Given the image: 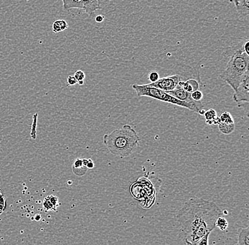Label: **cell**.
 <instances>
[{
	"label": "cell",
	"mask_w": 249,
	"mask_h": 245,
	"mask_svg": "<svg viewBox=\"0 0 249 245\" xmlns=\"http://www.w3.org/2000/svg\"><path fill=\"white\" fill-rule=\"evenodd\" d=\"M222 211L213 201L190 198L177 214V226L186 245H194L208 232L215 229Z\"/></svg>",
	"instance_id": "6da1fadb"
},
{
	"label": "cell",
	"mask_w": 249,
	"mask_h": 245,
	"mask_svg": "<svg viewBox=\"0 0 249 245\" xmlns=\"http://www.w3.org/2000/svg\"><path fill=\"white\" fill-rule=\"evenodd\" d=\"M140 141L138 133L129 125H124L104 136V144L108 151L121 158L130 156Z\"/></svg>",
	"instance_id": "7a4b0ae2"
},
{
	"label": "cell",
	"mask_w": 249,
	"mask_h": 245,
	"mask_svg": "<svg viewBox=\"0 0 249 245\" xmlns=\"http://www.w3.org/2000/svg\"><path fill=\"white\" fill-rule=\"evenodd\" d=\"M249 57L243 49L233 52L227 63L225 70L220 74V78L225 81L233 91L249 72Z\"/></svg>",
	"instance_id": "3957f363"
},
{
	"label": "cell",
	"mask_w": 249,
	"mask_h": 245,
	"mask_svg": "<svg viewBox=\"0 0 249 245\" xmlns=\"http://www.w3.org/2000/svg\"><path fill=\"white\" fill-rule=\"evenodd\" d=\"M132 87L135 90L137 95L138 96H146V97L156 99V100H160V101L178 105V106L186 108V109L195 112V113H198L200 115H202L204 112H205L204 110L203 111H200L197 108V105H195V104L181 101V100H178L174 96L170 95L166 91L153 87V86H149L148 84L139 85L135 83V84L132 85Z\"/></svg>",
	"instance_id": "277c9868"
},
{
	"label": "cell",
	"mask_w": 249,
	"mask_h": 245,
	"mask_svg": "<svg viewBox=\"0 0 249 245\" xmlns=\"http://www.w3.org/2000/svg\"><path fill=\"white\" fill-rule=\"evenodd\" d=\"M180 81V77L179 75L169 76L159 79L157 82H152L148 85L164 91H170L177 87Z\"/></svg>",
	"instance_id": "5b68a950"
},
{
	"label": "cell",
	"mask_w": 249,
	"mask_h": 245,
	"mask_svg": "<svg viewBox=\"0 0 249 245\" xmlns=\"http://www.w3.org/2000/svg\"><path fill=\"white\" fill-rule=\"evenodd\" d=\"M233 100L236 103H241L242 102H249V73L246 74L239 86L236 88L233 96Z\"/></svg>",
	"instance_id": "8992f818"
},
{
	"label": "cell",
	"mask_w": 249,
	"mask_h": 245,
	"mask_svg": "<svg viewBox=\"0 0 249 245\" xmlns=\"http://www.w3.org/2000/svg\"><path fill=\"white\" fill-rule=\"evenodd\" d=\"M169 93L170 95L174 96L176 98L178 99V100H181V101L187 102V103H190L195 104L197 105V108L200 110V111H203V105L201 101H196V100H193L191 98V94L187 92V91L183 90V88L180 86H177V87L175 89L172 90L170 91H166Z\"/></svg>",
	"instance_id": "52a82bcc"
},
{
	"label": "cell",
	"mask_w": 249,
	"mask_h": 245,
	"mask_svg": "<svg viewBox=\"0 0 249 245\" xmlns=\"http://www.w3.org/2000/svg\"><path fill=\"white\" fill-rule=\"evenodd\" d=\"M60 205L58 198L54 195H49L43 199V208L45 212H57V207Z\"/></svg>",
	"instance_id": "ba28073f"
},
{
	"label": "cell",
	"mask_w": 249,
	"mask_h": 245,
	"mask_svg": "<svg viewBox=\"0 0 249 245\" xmlns=\"http://www.w3.org/2000/svg\"><path fill=\"white\" fill-rule=\"evenodd\" d=\"M82 4L85 13L89 16L101 9L100 0H82Z\"/></svg>",
	"instance_id": "9c48e42d"
},
{
	"label": "cell",
	"mask_w": 249,
	"mask_h": 245,
	"mask_svg": "<svg viewBox=\"0 0 249 245\" xmlns=\"http://www.w3.org/2000/svg\"><path fill=\"white\" fill-rule=\"evenodd\" d=\"M178 86H180L183 90H185L188 93H190V94L200 88L199 82L194 79H188L186 82H182L180 80Z\"/></svg>",
	"instance_id": "30bf717a"
},
{
	"label": "cell",
	"mask_w": 249,
	"mask_h": 245,
	"mask_svg": "<svg viewBox=\"0 0 249 245\" xmlns=\"http://www.w3.org/2000/svg\"><path fill=\"white\" fill-rule=\"evenodd\" d=\"M237 245H249V227L239 228L237 230Z\"/></svg>",
	"instance_id": "8fae6325"
},
{
	"label": "cell",
	"mask_w": 249,
	"mask_h": 245,
	"mask_svg": "<svg viewBox=\"0 0 249 245\" xmlns=\"http://www.w3.org/2000/svg\"><path fill=\"white\" fill-rule=\"evenodd\" d=\"M235 6L239 15L244 17L249 16V0H237Z\"/></svg>",
	"instance_id": "7c38bea8"
},
{
	"label": "cell",
	"mask_w": 249,
	"mask_h": 245,
	"mask_svg": "<svg viewBox=\"0 0 249 245\" xmlns=\"http://www.w3.org/2000/svg\"><path fill=\"white\" fill-rule=\"evenodd\" d=\"M202 116L208 125H217L218 116L217 112L214 110L208 109V111L204 112Z\"/></svg>",
	"instance_id": "4fadbf2b"
},
{
	"label": "cell",
	"mask_w": 249,
	"mask_h": 245,
	"mask_svg": "<svg viewBox=\"0 0 249 245\" xmlns=\"http://www.w3.org/2000/svg\"><path fill=\"white\" fill-rule=\"evenodd\" d=\"M64 10L70 11L72 9H83L82 0H62Z\"/></svg>",
	"instance_id": "5bb4252c"
},
{
	"label": "cell",
	"mask_w": 249,
	"mask_h": 245,
	"mask_svg": "<svg viewBox=\"0 0 249 245\" xmlns=\"http://www.w3.org/2000/svg\"><path fill=\"white\" fill-rule=\"evenodd\" d=\"M87 166H85L83 163V161L82 159H79L77 158L75 161H74V164H73L72 170L73 173L74 175L77 176L82 177L86 174L87 170Z\"/></svg>",
	"instance_id": "9a60e30c"
},
{
	"label": "cell",
	"mask_w": 249,
	"mask_h": 245,
	"mask_svg": "<svg viewBox=\"0 0 249 245\" xmlns=\"http://www.w3.org/2000/svg\"><path fill=\"white\" fill-rule=\"evenodd\" d=\"M53 32L57 33L62 32L68 29V24L63 19L56 20L53 24Z\"/></svg>",
	"instance_id": "2e32d148"
},
{
	"label": "cell",
	"mask_w": 249,
	"mask_h": 245,
	"mask_svg": "<svg viewBox=\"0 0 249 245\" xmlns=\"http://www.w3.org/2000/svg\"><path fill=\"white\" fill-rule=\"evenodd\" d=\"M217 125L219 131L224 134H230L234 131L235 125L232 124H226L223 122H218Z\"/></svg>",
	"instance_id": "e0dca14e"
},
{
	"label": "cell",
	"mask_w": 249,
	"mask_h": 245,
	"mask_svg": "<svg viewBox=\"0 0 249 245\" xmlns=\"http://www.w3.org/2000/svg\"><path fill=\"white\" fill-rule=\"evenodd\" d=\"M229 227V223L225 218L222 215L217 218L215 222V228L220 229L221 231H226Z\"/></svg>",
	"instance_id": "ac0fdd59"
},
{
	"label": "cell",
	"mask_w": 249,
	"mask_h": 245,
	"mask_svg": "<svg viewBox=\"0 0 249 245\" xmlns=\"http://www.w3.org/2000/svg\"><path fill=\"white\" fill-rule=\"evenodd\" d=\"M218 122H223L226 124L234 123V121L232 117V115L228 112L222 113L219 117H218Z\"/></svg>",
	"instance_id": "d6986e66"
},
{
	"label": "cell",
	"mask_w": 249,
	"mask_h": 245,
	"mask_svg": "<svg viewBox=\"0 0 249 245\" xmlns=\"http://www.w3.org/2000/svg\"><path fill=\"white\" fill-rule=\"evenodd\" d=\"M191 98L196 101H201L203 98V94L200 89L196 90L191 94Z\"/></svg>",
	"instance_id": "ffe728a7"
},
{
	"label": "cell",
	"mask_w": 249,
	"mask_h": 245,
	"mask_svg": "<svg viewBox=\"0 0 249 245\" xmlns=\"http://www.w3.org/2000/svg\"><path fill=\"white\" fill-rule=\"evenodd\" d=\"M211 232H208L202 237H200L198 241L196 242L194 245H208V237H209Z\"/></svg>",
	"instance_id": "44dd1931"
},
{
	"label": "cell",
	"mask_w": 249,
	"mask_h": 245,
	"mask_svg": "<svg viewBox=\"0 0 249 245\" xmlns=\"http://www.w3.org/2000/svg\"><path fill=\"white\" fill-rule=\"evenodd\" d=\"M5 208V198H4V195L0 189V214L2 213L3 211L4 210Z\"/></svg>",
	"instance_id": "7402d4cb"
},
{
	"label": "cell",
	"mask_w": 249,
	"mask_h": 245,
	"mask_svg": "<svg viewBox=\"0 0 249 245\" xmlns=\"http://www.w3.org/2000/svg\"><path fill=\"white\" fill-rule=\"evenodd\" d=\"M74 77L77 79V82L84 81L85 79V74L83 71L78 70L74 73Z\"/></svg>",
	"instance_id": "603a6c76"
},
{
	"label": "cell",
	"mask_w": 249,
	"mask_h": 245,
	"mask_svg": "<svg viewBox=\"0 0 249 245\" xmlns=\"http://www.w3.org/2000/svg\"><path fill=\"white\" fill-rule=\"evenodd\" d=\"M148 78H149L151 83H152V82H157V81L160 79V74H159V73L157 72V71H152V72H150V74H149V77H148Z\"/></svg>",
	"instance_id": "cb8c5ba5"
},
{
	"label": "cell",
	"mask_w": 249,
	"mask_h": 245,
	"mask_svg": "<svg viewBox=\"0 0 249 245\" xmlns=\"http://www.w3.org/2000/svg\"><path fill=\"white\" fill-rule=\"evenodd\" d=\"M68 86H74L77 83V79L74 76H69L68 78Z\"/></svg>",
	"instance_id": "d4e9b609"
},
{
	"label": "cell",
	"mask_w": 249,
	"mask_h": 245,
	"mask_svg": "<svg viewBox=\"0 0 249 245\" xmlns=\"http://www.w3.org/2000/svg\"><path fill=\"white\" fill-rule=\"evenodd\" d=\"M249 40H247V41L244 43V46H243V50L247 54V55H249Z\"/></svg>",
	"instance_id": "484cf974"
},
{
	"label": "cell",
	"mask_w": 249,
	"mask_h": 245,
	"mask_svg": "<svg viewBox=\"0 0 249 245\" xmlns=\"http://www.w3.org/2000/svg\"><path fill=\"white\" fill-rule=\"evenodd\" d=\"M104 18H105V17L103 16V15H98V16H96V18H95V21H96V23L100 24V23H102L103 21H104Z\"/></svg>",
	"instance_id": "4316f807"
},
{
	"label": "cell",
	"mask_w": 249,
	"mask_h": 245,
	"mask_svg": "<svg viewBox=\"0 0 249 245\" xmlns=\"http://www.w3.org/2000/svg\"><path fill=\"white\" fill-rule=\"evenodd\" d=\"M86 166H87V168L92 169L94 167V163H93V161L91 159H88V163H87Z\"/></svg>",
	"instance_id": "83f0119b"
},
{
	"label": "cell",
	"mask_w": 249,
	"mask_h": 245,
	"mask_svg": "<svg viewBox=\"0 0 249 245\" xmlns=\"http://www.w3.org/2000/svg\"><path fill=\"white\" fill-rule=\"evenodd\" d=\"M78 84L80 85V86H82L84 85V81H80V82H77Z\"/></svg>",
	"instance_id": "f1b7e54d"
},
{
	"label": "cell",
	"mask_w": 249,
	"mask_h": 245,
	"mask_svg": "<svg viewBox=\"0 0 249 245\" xmlns=\"http://www.w3.org/2000/svg\"><path fill=\"white\" fill-rule=\"evenodd\" d=\"M230 2L233 3L236 5L237 0H230Z\"/></svg>",
	"instance_id": "f546056e"
}]
</instances>
